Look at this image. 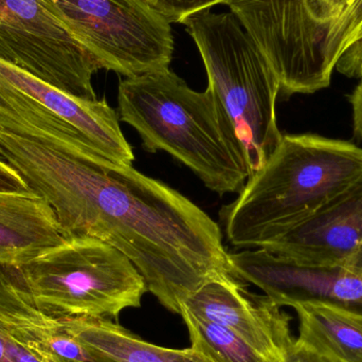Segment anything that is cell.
Segmentation results:
<instances>
[{"label":"cell","mask_w":362,"mask_h":362,"mask_svg":"<svg viewBox=\"0 0 362 362\" xmlns=\"http://www.w3.org/2000/svg\"><path fill=\"white\" fill-rule=\"evenodd\" d=\"M245 31L263 53L284 98L327 88L325 32L310 15L306 0H227Z\"/></svg>","instance_id":"cell-8"},{"label":"cell","mask_w":362,"mask_h":362,"mask_svg":"<svg viewBox=\"0 0 362 362\" xmlns=\"http://www.w3.org/2000/svg\"><path fill=\"white\" fill-rule=\"evenodd\" d=\"M6 338H8V335L6 332L0 329V362H11L8 359Z\"/></svg>","instance_id":"cell-26"},{"label":"cell","mask_w":362,"mask_h":362,"mask_svg":"<svg viewBox=\"0 0 362 362\" xmlns=\"http://www.w3.org/2000/svg\"><path fill=\"white\" fill-rule=\"evenodd\" d=\"M100 69L135 78L169 69L171 23L146 0H42Z\"/></svg>","instance_id":"cell-7"},{"label":"cell","mask_w":362,"mask_h":362,"mask_svg":"<svg viewBox=\"0 0 362 362\" xmlns=\"http://www.w3.org/2000/svg\"><path fill=\"white\" fill-rule=\"evenodd\" d=\"M362 42V0L346 4L325 28L322 52L325 70L332 78L336 64L353 45Z\"/></svg>","instance_id":"cell-18"},{"label":"cell","mask_w":362,"mask_h":362,"mask_svg":"<svg viewBox=\"0 0 362 362\" xmlns=\"http://www.w3.org/2000/svg\"><path fill=\"white\" fill-rule=\"evenodd\" d=\"M182 23L202 55L208 88L231 123L255 173L283 137L276 120L278 78L231 12L204 11Z\"/></svg>","instance_id":"cell-4"},{"label":"cell","mask_w":362,"mask_h":362,"mask_svg":"<svg viewBox=\"0 0 362 362\" xmlns=\"http://www.w3.org/2000/svg\"><path fill=\"white\" fill-rule=\"evenodd\" d=\"M57 318L71 335L115 362H213L192 346L174 350L144 341L110 319Z\"/></svg>","instance_id":"cell-16"},{"label":"cell","mask_w":362,"mask_h":362,"mask_svg":"<svg viewBox=\"0 0 362 362\" xmlns=\"http://www.w3.org/2000/svg\"><path fill=\"white\" fill-rule=\"evenodd\" d=\"M155 10L158 11L170 23H182L185 19L197 13L210 10L227 0H146Z\"/></svg>","instance_id":"cell-19"},{"label":"cell","mask_w":362,"mask_h":362,"mask_svg":"<svg viewBox=\"0 0 362 362\" xmlns=\"http://www.w3.org/2000/svg\"><path fill=\"white\" fill-rule=\"evenodd\" d=\"M27 185L14 169L0 160V191H25Z\"/></svg>","instance_id":"cell-24"},{"label":"cell","mask_w":362,"mask_h":362,"mask_svg":"<svg viewBox=\"0 0 362 362\" xmlns=\"http://www.w3.org/2000/svg\"><path fill=\"white\" fill-rule=\"evenodd\" d=\"M0 160L50 204L66 238L90 236L118 249L173 314L206 281L235 274L221 227L204 211L93 146L68 155L0 131Z\"/></svg>","instance_id":"cell-1"},{"label":"cell","mask_w":362,"mask_h":362,"mask_svg":"<svg viewBox=\"0 0 362 362\" xmlns=\"http://www.w3.org/2000/svg\"><path fill=\"white\" fill-rule=\"evenodd\" d=\"M234 274L281 308L298 302L337 304L362 313V274L346 268L306 267L263 248L229 253Z\"/></svg>","instance_id":"cell-11"},{"label":"cell","mask_w":362,"mask_h":362,"mask_svg":"<svg viewBox=\"0 0 362 362\" xmlns=\"http://www.w3.org/2000/svg\"><path fill=\"white\" fill-rule=\"evenodd\" d=\"M346 269H350L352 272H357V274H362V249Z\"/></svg>","instance_id":"cell-27"},{"label":"cell","mask_w":362,"mask_h":362,"mask_svg":"<svg viewBox=\"0 0 362 362\" xmlns=\"http://www.w3.org/2000/svg\"><path fill=\"white\" fill-rule=\"evenodd\" d=\"M335 69L349 78H362V42L353 45L340 57Z\"/></svg>","instance_id":"cell-21"},{"label":"cell","mask_w":362,"mask_h":362,"mask_svg":"<svg viewBox=\"0 0 362 362\" xmlns=\"http://www.w3.org/2000/svg\"><path fill=\"white\" fill-rule=\"evenodd\" d=\"M13 270L34 303L52 316L117 319L140 308L148 291L127 255L90 236L67 238Z\"/></svg>","instance_id":"cell-5"},{"label":"cell","mask_w":362,"mask_h":362,"mask_svg":"<svg viewBox=\"0 0 362 362\" xmlns=\"http://www.w3.org/2000/svg\"><path fill=\"white\" fill-rule=\"evenodd\" d=\"M118 115L150 153H169L218 195L238 193L250 168L242 144L210 89L199 93L169 69L125 78Z\"/></svg>","instance_id":"cell-3"},{"label":"cell","mask_w":362,"mask_h":362,"mask_svg":"<svg viewBox=\"0 0 362 362\" xmlns=\"http://www.w3.org/2000/svg\"><path fill=\"white\" fill-rule=\"evenodd\" d=\"M362 178V148L317 134L283 135L265 165L219 212L226 238L259 248L319 212Z\"/></svg>","instance_id":"cell-2"},{"label":"cell","mask_w":362,"mask_h":362,"mask_svg":"<svg viewBox=\"0 0 362 362\" xmlns=\"http://www.w3.org/2000/svg\"><path fill=\"white\" fill-rule=\"evenodd\" d=\"M287 362H335L333 359L320 354L308 344L300 341L296 338L291 351H289Z\"/></svg>","instance_id":"cell-22"},{"label":"cell","mask_w":362,"mask_h":362,"mask_svg":"<svg viewBox=\"0 0 362 362\" xmlns=\"http://www.w3.org/2000/svg\"><path fill=\"white\" fill-rule=\"evenodd\" d=\"M65 240L44 198L30 189L0 191V266L18 267Z\"/></svg>","instance_id":"cell-14"},{"label":"cell","mask_w":362,"mask_h":362,"mask_svg":"<svg viewBox=\"0 0 362 362\" xmlns=\"http://www.w3.org/2000/svg\"><path fill=\"white\" fill-rule=\"evenodd\" d=\"M352 0H306V4L313 18L325 32L327 25Z\"/></svg>","instance_id":"cell-20"},{"label":"cell","mask_w":362,"mask_h":362,"mask_svg":"<svg viewBox=\"0 0 362 362\" xmlns=\"http://www.w3.org/2000/svg\"><path fill=\"white\" fill-rule=\"evenodd\" d=\"M0 329L49 362H115L89 348L40 310L12 266H0Z\"/></svg>","instance_id":"cell-13"},{"label":"cell","mask_w":362,"mask_h":362,"mask_svg":"<svg viewBox=\"0 0 362 362\" xmlns=\"http://www.w3.org/2000/svg\"><path fill=\"white\" fill-rule=\"evenodd\" d=\"M299 320L298 339L335 362H362V313L337 304H293Z\"/></svg>","instance_id":"cell-15"},{"label":"cell","mask_w":362,"mask_h":362,"mask_svg":"<svg viewBox=\"0 0 362 362\" xmlns=\"http://www.w3.org/2000/svg\"><path fill=\"white\" fill-rule=\"evenodd\" d=\"M180 315L189 331L192 348L213 362H287L262 354L233 332L195 316L183 306Z\"/></svg>","instance_id":"cell-17"},{"label":"cell","mask_w":362,"mask_h":362,"mask_svg":"<svg viewBox=\"0 0 362 362\" xmlns=\"http://www.w3.org/2000/svg\"><path fill=\"white\" fill-rule=\"evenodd\" d=\"M119 120L106 100L68 95L0 59V131L68 155L93 146L114 163L132 165L135 155Z\"/></svg>","instance_id":"cell-6"},{"label":"cell","mask_w":362,"mask_h":362,"mask_svg":"<svg viewBox=\"0 0 362 362\" xmlns=\"http://www.w3.org/2000/svg\"><path fill=\"white\" fill-rule=\"evenodd\" d=\"M352 107L353 129L356 137L362 141V78L355 87L353 93L349 95Z\"/></svg>","instance_id":"cell-25"},{"label":"cell","mask_w":362,"mask_h":362,"mask_svg":"<svg viewBox=\"0 0 362 362\" xmlns=\"http://www.w3.org/2000/svg\"><path fill=\"white\" fill-rule=\"evenodd\" d=\"M182 306L199 318L230 329L270 358L286 361L296 340L291 315L267 296L248 291L235 274L206 281Z\"/></svg>","instance_id":"cell-10"},{"label":"cell","mask_w":362,"mask_h":362,"mask_svg":"<svg viewBox=\"0 0 362 362\" xmlns=\"http://www.w3.org/2000/svg\"><path fill=\"white\" fill-rule=\"evenodd\" d=\"M0 59L84 100H97L93 57L42 0H0Z\"/></svg>","instance_id":"cell-9"},{"label":"cell","mask_w":362,"mask_h":362,"mask_svg":"<svg viewBox=\"0 0 362 362\" xmlns=\"http://www.w3.org/2000/svg\"><path fill=\"white\" fill-rule=\"evenodd\" d=\"M259 248L300 266L348 268L362 249V178L319 212Z\"/></svg>","instance_id":"cell-12"},{"label":"cell","mask_w":362,"mask_h":362,"mask_svg":"<svg viewBox=\"0 0 362 362\" xmlns=\"http://www.w3.org/2000/svg\"><path fill=\"white\" fill-rule=\"evenodd\" d=\"M6 338V346H8V359L11 362H49L44 357L38 355L34 351L30 350L8 334Z\"/></svg>","instance_id":"cell-23"}]
</instances>
